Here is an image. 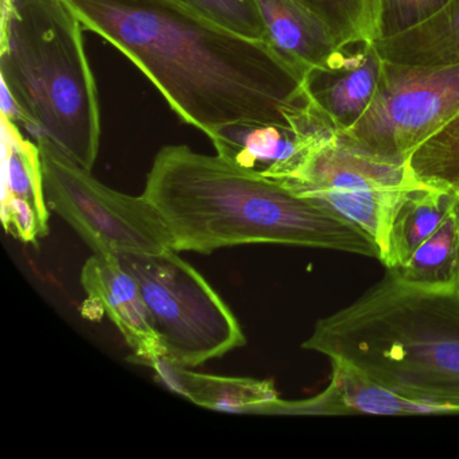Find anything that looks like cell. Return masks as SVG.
<instances>
[{"label": "cell", "mask_w": 459, "mask_h": 459, "mask_svg": "<svg viewBox=\"0 0 459 459\" xmlns=\"http://www.w3.org/2000/svg\"><path fill=\"white\" fill-rule=\"evenodd\" d=\"M69 2L85 30L122 53L213 146L238 128L298 131L313 115L305 77L267 41L222 28L174 0Z\"/></svg>", "instance_id": "6da1fadb"}, {"label": "cell", "mask_w": 459, "mask_h": 459, "mask_svg": "<svg viewBox=\"0 0 459 459\" xmlns=\"http://www.w3.org/2000/svg\"><path fill=\"white\" fill-rule=\"evenodd\" d=\"M154 368L163 383L201 407L238 413H260L264 405L278 399L270 381L247 377L203 375L174 364L165 357L154 359Z\"/></svg>", "instance_id": "4fadbf2b"}, {"label": "cell", "mask_w": 459, "mask_h": 459, "mask_svg": "<svg viewBox=\"0 0 459 459\" xmlns=\"http://www.w3.org/2000/svg\"><path fill=\"white\" fill-rule=\"evenodd\" d=\"M458 204V195L434 187L423 186L408 195L394 214L380 259L385 270H394L407 262Z\"/></svg>", "instance_id": "9a60e30c"}, {"label": "cell", "mask_w": 459, "mask_h": 459, "mask_svg": "<svg viewBox=\"0 0 459 459\" xmlns=\"http://www.w3.org/2000/svg\"><path fill=\"white\" fill-rule=\"evenodd\" d=\"M185 9L241 36L267 41L256 0H174Z\"/></svg>", "instance_id": "ffe728a7"}, {"label": "cell", "mask_w": 459, "mask_h": 459, "mask_svg": "<svg viewBox=\"0 0 459 459\" xmlns=\"http://www.w3.org/2000/svg\"><path fill=\"white\" fill-rule=\"evenodd\" d=\"M264 176L359 225L377 243L381 256L397 209L408 195L424 186L408 163L381 160L341 134L311 142Z\"/></svg>", "instance_id": "5b68a950"}, {"label": "cell", "mask_w": 459, "mask_h": 459, "mask_svg": "<svg viewBox=\"0 0 459 459\" xmlns=\"http://www.w3.org/2000/svg\"><path fill=\"white\" fill-rule=\"evenodd\" d=\"M383 60L404 65L459 64V0H450L429 20L375 41Z\"/></svg>", "instance_id": "5bb4252c"}, {"label": "cell", "mask_w": 459, "mask_h": 459, "mask_svg": "<svg viewBox=\"0 0 459 459\" xmlns=\"http://www.w3.org/2000/svg\"><path fill=\"white\" fill-rule=\"evenodd\" d=\"M442 413L437 408L408 397L368 377L351 365L332 359L329 385L308 399H275L263 407L260 415H429Z\"/></svg>", "instance_id": "30bf717a"}, {"label": "cell", "mask_w": 459, "mask_h": 459, "mask_svg": "<svg viewBox=\"0 0 459 459\" xmlns=\"http://www.w3.org/2000/svg\"><path fill=\"white\" fill-rule=\"evenodd\" d=\"M37 144L48 205L79 233L93 254L117 256L122 252L173 249L165 222L143 195L117 192L48 142Z\"/></svg>", "instance_id": "52a82bcc"}, {"label": "cell", "mask_w": 459, "mask_h": 459, "mask_svg": "<svg viewBox=\"0 0 459 459\" xmlns=\"http://www.w3.org/2000/svg\"><path fill=\"white\" fill-rule=\"evenodd\" d=\"M384 60L375 42L342 48L325 68L311 72L306 88L340 133L353 127L372 103Z\"/></svg>", "instance_id": "8fae6325"}, {"label": "cell", "mask_w": 459, "mask_h": 459, "mask_svg": "<svg viewBox=\"0 0 459 459\" xmlns=\"http://www.w3.org/2000/svg\"><path fill=\"white\" fill-rule=\"evenodd\" d=\"M174 249L122 252L120 264L136 279L152 314L163 357L193 368L246 345L240 324L216 290Z\"/></svg>", "instance_id": "8992f818"}, {"label": "cell", "mask_w": 459, "mask_h": 459, "mask_svg": "<svg viewBox=\"0 0 459 459\" xmlns=\"http://www.w3.org/2000/svg\"><path fill=\"white\" fill-rule=\"evenodd\" d=\"M82 286L91 302L108 314L133 349L136 361L150 365L163 357L162 345L138 281L117 256L93 254L82 267Z\"/></svg>", "instance_id": "9c48e42d"}, {"label": "cell", "mask_w": 459, "mask_h": 459, "mask_svg": "<svg viewBox=\"0 0 459 459\" xmlns=\"http://www.w3.org/2000/svg\"><path fill=\"white\" fill-rule=\"evenodd\" d=\"M332 31L340 48L380 37V0H295Z\"/></svg>", "instance_id": "ac0fdd59"}, {"label": "cell", "mask_w": 459, "mask_h": 459, "mask_svg": "<svg viewBox=\"0 0 459 459\" xmlns=\"http://www.w3.org/2000/svg\"><path fill=\"white\" fill-rule=\"evenodd\" d=\"M4 134V186L2 201L21 200L30 204L49 222L39 144L23 138L17 120L2 112Z\"/></svg>", "instance_id": "e0dca14e"}, {"label": "cell", "mask_w": 459, "mask_h": 459, "mask_svg": "<svg viewBox=\"0 0 459 459\" xmlns=\"http://www.w3.org/2000/svg\"><path fill=\"white\" fill-rule=\"evenodd\" d=\"M389 273L415 286L440 289L459 284V204L439 228Z\"/></svg>", "instance_id": "2e32d148"}, {"label": "cell", "mask_w": 459, "mask_h": 459, "mask_svg": "<svg viewBox=\"0 0 459 459\" xmlns=\"http://www.w3.org/2000/svg\"><path fill=\"white\" fill-rule=\"evenodd\" d=\"M408 168L424 186L459 197V112L413 152Z\"/></svg>", "instance_id": "d6986e66"}, {"label": "cell", "mask_w": 459, "mask_h": 459, "mask_svg": "<svg viewBox=\"0 0 459 459\" xmlns=\"http://www.w3.org/2000/svg\"><path fill=\"white\" fill-rule=\"evenodd\" d=\"M448 2L450 0H380L378 39H386L420 25Z\"/></svg>", "instance_id": "44dd1931"}, {"label": "cell", "mask_w": 459, "mask_h": 459, "mask_svg": "<svg viewBox=\"0 0 459 459\" xmlns=\"http://www.w3.org/2000/svg\"><path fill=\"white\" fill-rule=\"evenodd\" d=\"M267 42L307 79L325 68L342 48L327 26L295 0H256Z\"/></svg>", "instance_id": "7c38bea8"}, {"label": "cell", "mask_w": 459, "mask_h": 459, "mask_svg": "<svg viewBox=\"0 0 459 459\" xmlns=\"http://www.w3.org/2000/svg\"><path fill=\"white\" fill-rule=\"evenodd\" d=\"M459 112V64L404 65L384 60L372 103L343 138L389 162L405 165Z\"/></svg>", "instance_id": "ba28073f"}, {"label": "cell", "mask_w": 459, "mask_h": 459, "mask_svg": "<svg viewBox=\"0 0 459 459\" xmlns=\"http://www.w3.org/2000/svg\"><path fill=\"white\" fill-rule=\"evenodd\" d=\"M143 197L160 213L177 252L209 255L244 244H281L380 260L377 243L325 204L185 144L158 152Z\"/></svg>", "instance_id": "7a4b0ae2"}, {"label": "cell", "mask_w": 459, "mask_h": 459, "mask_svg": "<svg viewBox=\"0 0 459 459\" xmlns=\"http://www.w3.org/2000/svg\"><path fill=\"white\" fill-rule=\"evenodd\" d=\"M4 114L92 171L101 139L98 82L69 0L2 2Z\"/></svg>", "instance_id": "277c9868"}, {"label": "cell", "mask_w": 459, "mask_h": 459, "mask_svg": "<svg viewBox=\"0 0 459 459\" xmlns=\"http://www.w3.org/2000/svg\"><path fill=\"white\" fill-rule=\"evenodd\" d=\"M400 396L459 413V284L415 286L385 271L302 343Z\"/></svg>", "instance_id": "3957f363"}]
</instances>
